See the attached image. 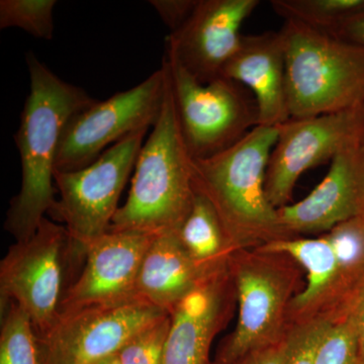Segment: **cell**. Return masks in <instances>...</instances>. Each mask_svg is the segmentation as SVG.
I'll return each instance as SVG.
<instances>
[{
    "label": "cell",
    "mask_w": 364,
    "mask_h": 364,
    "mask_svg": "<svg viewBox=\"0 0 364 364\" xmlns=\"http://www.w3.org/2000/svg\"><path fill=\"white\" fill-rule=\"evenodd\" d=\"M0 364H42L35 328L14 301L2 304Z\"/></svg>",
    "instance_id": "22"
},
{
    "label": "cell",
    "mask_w": 364,
    "mask_h": 364,
    "mask_svg": "<svg viewBox=\"0 0 364 364\" xmlns=\"http://www.w3.org/2000/svg\"><path fill=\"white\" fill-rule=\"evenodd\" d=\"M287 356V335L279 342L246 354L234 364H284Z\"/></svg>",
    "instance_id": "29"
},
{
    "label": "cell",
    "mask_w": 364,
    "mask_h": 364,
    "mask_svg": "<svg viewBox=\"0 0 364 364\" xmlns=\"http://www.w3.org/2000/svg\"><path fill=\"white\" fill-rule=\"evenodd\" d=\"M279 127L257 126L232 147L193 158V186L210 200L233 247L247 239L286 238L279 210L267 198L268 163Z\"/></svg>",
    "instance_id": "3"
},
{
    "label": "cell",
    "mask_w": 364,
    "mask_h": 364,
    "mask_svg": "<svg viewBox=\"0 0 364 364\" xmlns=\"http://www.w3.org/2000/svg\"><path fill=\"white\" fill-rule=\"evenodd\" d=\"M167 86V69L162 63L142 83L95 100L71 117L64 129L56 159L58 171H75L95 162L107 146L124 136L154 127L161 114Z\"/></svg>",
    "instance_id": "8"
},
{
    "label": "cell",
    "mask_w": 364,
    "mask_h": 364,
    "mask_svg": "<svg viewBox=\"0 0 364 364\" xmlns=\"http://www.w3.org/2000/svg\"><path fill=\"white\" fill-rule=\"evenodd\" d=\"M167 314L141 299L60 313L37 335L42 364H97Z\"/></svg>",
    "instance_id": "9"
},
{
    "label": "cell",
    "mask_w": 364,
    "mask_h": 364,
    "mask_svg": "<svg viewBox=\"0 0 364 364\" xmlns=\"http://www.w3.org/2000/svg\"><path fill=\"white\" fill-rule=\"evenodd\" d=\"M270 6L284 21L335 35L347 21L364 9V0H272Z\"/></svg>",
    "instance_id": "21"
},
{
    "label": "cell",
    "mask_w": 364,
    "mask_h": 364,
    "mask_svg": "<svg viewBox=\"0 0 364 364\" xmlns=\"http://www.w3.org/2000/svg\"><path fill=\"white\" fill-rule=\"evenodd\" d=\"M167 69L161 114L136 159L130 193L119 208L109 231L148 236L173 233L181 228L195 200L191 162L177 116Z\"/></svg>",
    "instance_id": "2"
},
{
    "label": "cell",
    "mask_w": 364,
    "mask_h": 364,
    "mask_svg": "<svg viewBox=\"0 0 364 364\" xmlns=\"http://www.w3.org/2000/svg\"><path fill=\"white\" fill-rule=\"evenodd\" d=\"M331 243L339 267V303L341 310L364 282V215L347 220L330 230Z\"/></svg>",
    "instance_id": "20"
},
{
    "label": "cell",
    "mask_w": 364,
    "mask_h": 364,
    "mask_svg": "<svg viewBox=\"0 0 364 364\" xmlns=\"http://www.w3.org/2000/svg\"><path fill=\"white\" fill-rule=\"evenodd\" d=\"M239 303L234 332L220 347L215 364H234L254 350L279 342L289 296L287 275L261 258L230 255L228 260Z\"/></svg>",
    "instance_id": "11"
},
{
    "label": "cell",
    "mask_w": 364,
    "mask_h": 364,
    "mask_svg": "<svg viewBox=\"0 0 364 364\" xmlns=\"http://www.w3.org/2000/svg\"><path fill=\"white\" fill-rule=\"evenodd\" d=\"M259 0H198L191 18L165 40V56L200 82L222 77L242 38L241 28Z\"/></svg>",
    "instance_id": "12"
},
{
    "label": "cell",
    "mask_w": 364,
    "mask_h": 364,
    "mask_svg": "<svg viewBox=\"0 0 364 364\" xmlns=\"http://www.w3.org/2000/svg\"><path fill=\"white\" fill-rule=\"evenodd\" d=\"M198 0H150L165 26H168L170 33L176 32L195 11Z\"/></svg>",
    "instance_id": "27"
},
{
    "label": "cell",
    "mask_w": 364,
    "mask_h": 364,
    "mask_svg": "<svg viewBox=\"0 0 364 364\" xmlns=\"http://www.w3.org/2000/svg\"><path fill=\"white\" fill-rule=\"evenodd\" d=\"M364 144V105L322 116L287 119L279 127L268 163L267 198L273 207L289 205L299 177Z\"/></svg>",
    "instance_id": "10"
},
{
    "label": "cell",
    "mask_w": 364,
    "mask_h": 364,
    "mask_svg": "<svg viewBox=\"0 0 364 364\" xmlns=\"http://www.w3.org/2000/svg\"><path fill=\"white\" fill-rule=\"evenodd\" d=\"M315 364H361L358 338L348 321L332 317L318 346Z\"/></svg>",
    "instance_id": "25"
},
{
    "label": "cell",
    "mask_w": 364,
    "mask_h": 364,
    "mask_svg": "<svg viewBox=\"0 0 364 364\" xmlns=\"http://www.w3.org/2000/svg\"><path fill=\"white\" fill-rule=\"evenodd\" d=\"M153 238L135 232L107 231L90 243L85 264L66 291L60 313L140 299L136 279Z\"/></svg>",
    "instance_id": "13"
},
{
    "label": "cell",
    "mask_w": 364,
    "mask_h": 364,
    "mask_svg": "<svg viewBox=\"0 0 364 364\" xmlns=\"http://www.w3.org/2000/svg\"><path fill=\"white\" fill-rule=\"evenodd\" d=\"M335 318H345L358 338L359 358L364 364V282Z\"/></svg>",
    "instance_id": "28"
},
{
    "label": "cell",
    "mask_w": 364,
    "mask_h": 364,
    "mask_svg": "<svg viewBox=\"0 0 364 364\" xmlns=\"http://www.w3.org/2000/svg\"><path fill=\"white\" fill-rule=\"evenodd\" d=\"M85 251L72 241L64 225L45 218L36 233L16 242L0 262L1 305L14 301L23 309L36 334L47 331L64 296L77 279Z\"/></svg>",
    "instance_id": "5"
},
{
    "label": "cell",
    "mask_w": 364,
    "mask_h": 364,
    "mask_svg": "<svg viewBox=\"0 0 364 364\" xmlns=\"http://www.w3.org/2000/svg\"><path fill=\"white\" fill-rule=\"evenodd\" d=\"M177 238L195 262L214 269L229 260L233 246L210 200L196 193L188 217L176 232Z\"/></svg>",
    "instance_id": "19"
},
{
    "label": "cell",
    "mask_w": 364,
    "mask_h": 364,
    "mask_svg": "<svg viewBox=\"0 0 364 364\" xmlns=\"http://www.w3.org/2000/svg\"><path fill=\"white\" fill-rule=\"evenodd\" d=\"M56 0H1L0 28H18L37 39L54 36Z\"/></svg>",
    "instance_id": "23"
},
{
    "label": "cell",
    "mask_w": 364,
    "mask_h": 364,
    "mask_svg": "<svg viewBox=\"0 0 364 364\" xmlns=\"http://www.w3.org/2000/svg\"><path fill=\"white\" fill-rule=\"evenodd\" d=\"M170 327L169 313L139 332L119 350L123 364H162Z\"/></svg>",
    "instance_id": "24"
},
{
    "label": "cell",
    "mask_w": 364,
    "mask_h": 364,
    "mask_svg": "<svg viewBox=\"0 0 364 364\" xmlns=\"http://www.w3.org/2000/svg\"><path fill=\"white\" fill-rule=\"evenodd\" d=\"M97 364H123L122 363L121 358H119V354H114V355L109 356V358L104 359V360L100 361Z\"/></svg>",
    "instance_id": "31"
},
{
    "label": "cell",
    "mask_w": 364,
    "mask_h": 364,
    "mask_svg": "<svg viewBox=\"0 0 364 364\" xmlns=\"http://www.w3.org/2000/svg\"><path fill=\"white\" fill-rule=\"evenodd\" d=\"M364 215V210H363V215Z\"/></svg>",
    "instance_id": "32"
},
{
    "label": "cell",
    "mask_w": 364,
    "mask_h": 364,
    "mask_svg": "<svg viewBox=\"0 0 364 364\" xmlns=\"http://www.w3.org/2000/svg\"><path fill=\"white\" fill-rule=\"evenodd\" d=\"M214 269H205L195 262L182 247L176 232L159 235L153 238L144 256L136 279V296L170 313Z\"/></svg>",
    "instance_id": "17"
},
{
    "label": "cell",
    "mask_w": 364,
    "mask_h": 364,
    "mask_svg": "<svg viewBox=\"0 0 364 364\" xmlns=\"http://www.w3.org/2000/svg\"><path fill=\"white\" fill-rule=\"evenodd\" d=\"M331 320L313 318L287 334V356L284 364H315L316 355Z\"/></svg>",
    "instance_id": "26"
},
{
    "label": "cell",
    "mask_w": 364,
    "mask_h": 364,
    "mask_svg": "<svg viewBox=\"0 0 364 364\" xmlns=\"http://www.w3.org/2000/svg\"><path fill=\"white\" fill-rule=\"evenodd\" d=\"M363 210L364 144L335 157L310 195L279 208V214L287 233H317L329 232Z\"/></svg>",
    "instance_id": "15"
},
{
    "label": "cell",
    "mask_w": 364,
    "mask_h": 364,
    "mask_svg": "<svg viewBox=\"0 0 364 364\" xmlns=\"http://www.w3.org/2000/svg\"><path fill=\"white\" fill-rule=\"evenodd\" d=\"M289 116L304 119L364 105V44L294 21L279 30Z\"/></svg>",
    "instance_id": "4"
},
{
    "label": "cell",
    "mask_w": 364,
    "mask_h": 364,
    "mask_svg": "<svg viewBox=\"0 0 364 364\" xmlns=\"http://www.w3.org/2000/svg\"><path fill=\"white\" fill-rule=\"evenodd\" d=\"M261 253L291 256L308 273L306 289L294 299V309L305 311L329 293L339 303V267L336 254L326 236L318 239L279 238L267 241Z\"/></svg>",
    "instance_id": "18"
},
{
    "label": "cell",
    "mask_w": 364,
    "mask_h": 364,
    "mask_svg": "<svg viewBox=\"0 0 364 364\" xmlns=\"http://www.w3.org/2000/svg\"><path fill=\"white\" fill-rule=\"evenodd\" d=\"M334 36L364 44V9L347 21Z\"/></svg>",
    "instance_id": "30"
},
{
    "label": "cell",
    "mask_w": 364,
    "mask_h": 364,
    "mask_svg": "<svg viewBox=\"0 0 364 364\" xmlns=\"http://www.w3.org/2000/svg\"><path fill=\"white\" fill-rule=\"evenodd\" d=\"M177 116L186 147L195 159L223 152L259 126L252 93L236 81L219 77L202 83L165 56Z\"/></svg>",
    "instance_id": "6"
},
{
    "label": "cell",
    "mask_w": 364,
    "mask_h": 364,
    "mask_svg": "<svg viewBox=\"0 0 364 364\" xmlns=\"http://www.w3.org/2000/svg\"><path fill=\"white\" fill-rule=\"evenodd\" d=\"M147 132L124 136L85 168L55 170L59 198L49 214L63 223L72 241L85 253L90 243L109 231Z\"/></svg>",
    "instance_id": "7"
},
{
    "label": "cell",
    "mask_w": 364,
    "mask_h": 364,
    "mask_svg": "<svg viewBox=\"0 0 364 364\" xmlns=\"http://www.w3.org/2000/svg\"><path fill=\"white\" fill-rule=\"evenodd\" d=\"M232 289L227 261L174 306L162 364H215L210 346L229 315Z\"/></svg>",
    "instance_id": "14"
},
{
    "label": "cell",
    "mask_w": 364,
    "mask_h": 364,
    "mask_svg": "<svg viewBox=\"0 0 364 364\" xmlns=\"http://www.w3.org/2000/svg\"><path fill=\"white\" fill-rule=\"evenodd\" d=\"M222 76L252 93L259 126L279 127L291 119L287 109L286 53L279 31L242 36L240 45Z\"/></svg>",
    "instance_id": "16"
},
{
    "label": "cell",
    "mask_w": 364,
    "mask_h": 364,
    "mask_svg": "<svg viewBox=\"0 0 364 364\" xmlns=\"http://www.w3.org/2000/svg\"><path fill=\"white\" fill-rule=\"evenodd\" d=\"M30 92L14 135L20 153L21 186L11 198L4 229L16 242L31 238L57 198L53 186L60 141L71 117L95 102L82 88L66 82L26 53Z\"/></svg>",
    "instance_id": "1"
}]
</instances>
